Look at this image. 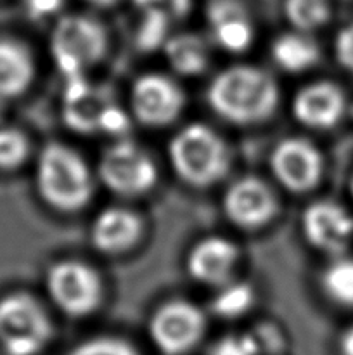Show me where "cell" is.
Segmentation results:
<instances>
[{"mask_svg":"<svg viewBox=\"0 0 353 355\" xmlns=\"http://www.w3.org/2000/svg\"><path fill=\"white\" fill-rule=\"evenodd\" d=\"M37 187L42 200L61 211L85 207L93 193V179L82 156L59 142H51L40 153Z\"/></svg>","mask_w":353,"mask_h":355,"instance_id":"2","label":"cell"},{"mask_svg":"<svg viewBox=\"0 0 353 355\" xmlns=\"http://www.w3.org/2000/svg\"><path fill=\"white\" fill-rule=\"evenodd\" d=\"M301 227L315 250L338 255L353 238V217L334 201H315L305 210Z\"/></svg>","mask_w":353,"mask_h":355,"instance_id":"12","label":"cell"},{"mask_svg":"<svg viewBox=\"0 0 353 355\" xmlns=\"http://www.w3.org/2000/svg\"><path fill=\"white\" fill-rule=\"evenodd\" d=\"M284 12L294 30L308 33L327 23L331 17V0H286Z\"/></svg>","mask_w":353,"mask_h":355,"instance_id":"21","label":"cell"},{"mask_svg":"<svg viewBox=\"0 0 353 355\" xmlns=\"http://www.w3.org/2000/svg\"><path fill=\"white\" fill-rule=\"evenodd\" d=\"M272 58L284 71L303 73L318 61V47L307 33L293 31L273 40Z\"/></svg>","mask_w":353,"mask_h":355,"instance_id":"19","label":"cell"},{"mask_svg":"<svg viewBox=\"0 0 353 355\" xmlns=\"http://www.w3.org/2000/svg\"><path fill=\"white\" fill-rule=\"evenodd\" d=\"M185 97L172 78L149 73L132 85L130 104L134 116L145 127H166L180 116Z\"/></svg>","mask_w":353,"mask_h":355,"instance_id":"9","label":"cell"},{"mask_svg":"<svg viewBox=\"0 0 353 355\" xmlns=\"http://www.w3.org/2000/svg\"><path fill=\"white\" fill-rule=\"evenodd\" d=\"M47 291L59 311L69 318H85L97 311L102 283L96 270L83 262L64 260L47 272Z\"/></svg>","mask_w":353,"mask_h":355,"instance_id":"7","label":"cell"},{"mask_svg":"<svg viewBox=\"0 0 353 355\" xmlns=\"http://www.w3.org/2000/svg\"><path fill=\"white\" fill-rule=\"evenodd\" d=\"M350 189H352V196H353V177H352V182H350Z\"/></svg>","mask_w":353,"mask_h":355,"instance_id":"32","label":"cell"},{"mask_svg":"<svg viewBox=\"0 0 353 355\" xmlns=\"http://www.w3.org/2000/svg\"><path fill=\"white\" fill-rule=\"evenodd\" d=\"M206 97L211 110L224 120L255 125L272 116L279 103V89L265 69L237 64L211 80Z\"/></svg>","mask_w":353,"mask_h":355,"instance_id":"1","label":"cell"},{"mask_svg":"<svg viewBox=\"0 0 353 355\" xmlns=\"http://www.w3.org/2000/svg\"><path fill=\"white\" fill-rule=\"evenodd\" d=\"M339 352L341 355H353V326L343 331L339 338Z\"/></svg>","mask_w":353,"mask_h":355,"instance_id":"31","label":"cell"},{"mask_svg":"<svg viewBox=\"0 0 353 355\" xmlns=\"http://www.w3.org/2000/svg\"><path fill=\"white\" fill-rule=\"evenodd\" d=\"M35 66L30 52L14 40H0V97H17L30 87Z\"/></svg>","mask_w":353,"mask_h":355,"instance_id":"18","label":"cell"},{"mask_svg":"<svg viewBox=\"0 0 353 355\" xmlns=\"http://www.w3.org/2000/svg\"><path fill=\"white\" fill-rule=\"evenodd\" d=\"M142 12H156L172 19L187 16L190 9V0H132Z\"/></svg>","mask_w":353,"mask_h":355,"instance_id":"28","label":"cell"},{"mask_svg":"<svg viewBox=\"0 0 353 355\" xmlns=\"http://www.w3.org/2000/svg\"><path fill=\"white\" fill-rule=\"evenodd\" d=\"M346 99L343 90L332 82H315L294 96L293 114L301 125L310 128H332L343 118Z\"/></svg>","mask_w":353,"mask_h":355,"instance_id":"14","label":"cell"},{"mask_svg":"<svg viewBox=\"0 0 353 355\" xmlns=\"http://www.w3.org/2000/svg\"><path fill=\"white\" fill-rule=\"evenodd\" d=\"M203 311L185 300H172L156 309L149 321V336L163 355H183L203 340Z\"/></svg>","mask_w":353,"mask_h":355,"instance_id":"8","label":"cell"},{"mask_svg":"<svg viewBox=\"0 0 353 355\" xmlns=\"http://www.w3.org/2000/svg\"><path fill=\"white\" fill-rule=\"evenodd\" d=\"M206 19L215 42L228 52H244L253 42V24L239 0H211Z\"/></svg>","mask_w":353,"mask_h":355,"instance_id":"16","label":"cell"},{"mask_svg":"<svg viewBox=\"0 0 353 355\" xmlns=\"http://www.w3.org/2000/svg\"><path fill=\"white\" fill-rule=\"evenodd\" d=\"M322 284L332 302L341 307H353V259L336 260L325 269Z\"/></svg>","mask_w":353,"mask_h":355,"instance_id":"23","label":"cell"},{"mask_svg":"<svg viewBox=\"0 0 353 355\" xmlns=\"http://www.w3.org/2000/svg\"><path fill=\"white\" fill-rule=\"evenodd\" d=\"M28 139L16 128H0V170H14L26 159Z\"/></svg>","mask_w":353,"mask_h":355,"instance_id":"24","label":"cell"},{"mask_svg":"<svg viewBox=\"0 0 353 355\" xmlns=\"http://www.w3.org/2000/svg\"><path fill=\"white\" fill-rule=\"evenodd\" d=\"M51 338V319L33 297L12 293L0 300V345L7 354L37 355Z\"/></svg>","mask_w":353,"mask_h":355,"instance_id":"5","label":"cell"},{"mask_svg":"<svg viewBox=\"0 0 353 355\" xmlns=\"http://www.w3.org/2000/svg\"><path fill=\"white\" fill-rule=\"evenodd\" d=\"M255 304V291L246 283H227L213 298L211 311L224 319H235L244 315Z\"/></svg>","mask_w":353,"mask_h":355,"instance_id":"22","label":"cell"},{"mask_svg":"<svg viewBox=\"0 0 353 355\" xmlns=\"http://www.w3.org/2000/svg\"><path fill=\"white\" fill-rule=\"evenodd\" d=\"M224 211L234 225L255 231L275 217L277 200L269 184L262 179L242 177L225 191Z\"/></svg>","mask_w":353,"mask_h":355,"instance_id":"11","label":"cell"},{"mask_svg":"<svg viewBox=\"0 0 353 355\" xmlns=\"http://www.w3.org/2000/svg\"><path fill=\"white\" fill-rule=\"evenodd\" d=\"M168 156L176 175L194 187L213 186L230 168V153L224 139L201 123L176 132L168 146Z\"/></svg>","mask_w":353,"mask_h":355,"instance_id":"3","label":"cell"},{"mask_svg":"<svg viewBox=\"0 0 353 355\" xmlns=\"http://www.w3.org/2000/svg\"><path fill=\"white\" fill-rule=\"evenodd\" d=\"M237 255V246L234 243L220 236H210L201 239L190 250L187 257V270L192 279L221 288L230 283Z\"/></svg>","mask_w":353,"mask_h":355,"instance_id":"15","label":"cell"},{"mask_svg":"<svg viewBox=\"0 0 353 355\" xmlns=\"http://www.w3.org/2000/svg\"><path fill=\"white\" fill-rule=\"evenodd\" d=\"M141 28H138L137 33V45L142 51H154L159 45L165 47L166 40V30H168L170 19L168 17L161 16V14L156 12H142Z\"/></svg>","mask_w":353,"mask_h":355,"instance_id":"25","label":"cell"},{"mask_svg":"<svg viewBox=\"0 0 353 355\" xmlns=\"http://www.w3.org/2000/svg\"><path fill=\"white\" fill-rule=\"evenodd\" d=\"M113 99L102 87H93L83 76L68 80L64 92L62 116L69 128L82 134L100 132Z\"/></svg>","mask_w":353,"mask_h":355,"instance_id":"13","label":"cell"},{"mask_svg":"<svg viewBox=\"0 0 353 355\" xmlns=\"http://www.w3.org/2000/svg\"><path fill=\"white\" fill-rule=\"evenodd\" d=\"M142 220L135 211L111 207L100 211L92 224V245L107 255L128 252L141 239Z\"/></svg>","mask_w":353,"mask_h":355,"instance_id":"17","label":"cell"},{"mask_svg":"<svg viewBox=\"0 0 353 355\" xmlns=\"http://www.w3.org/2000/svg\"><path fill=\"white\" fill-rule=\"evenodd\" d=\"M352 116H353V106H352Z\"/></svg>","mask_w":353,"mask_h":355,"instance_id":"33","label":"cell"},{"mask_svg":"<svg viewBox=\"0 0 353 355\" xmlns=\"http://www.w3.org/2000/svg\"><path fill=\"white\" fill-rule=\"evenodd\" d=\"M24 3H26V10L31 17L42 19V17L57 12L62 6V0H24Z\"/></svg>","mask_w":353,"mask_h":355,"instance_id":"30","label":"cell"},{"mask_svg":"<svg viewBox=\"0 0 353 355\" xmlns=\"http://www.w3.org/2000/svg\"><path fill=\"white\" fill-rule=\"evenodd\" d=\"M107 33L99 21L82 14H68L55 23L51 52L66 80L78 78L104 58Z\"/></svg>","mask_w":353,"mask_h":355,"instance_id":"4","label":"cell"},{"mask_svg":"<svg viewBox=\"0 0 353 355\" xmlns=\"http://www.w3.org/2000/svg\"><path fill=\"white\" fill-rule=\"evenodd\" d=\"M99 177L107 189L121 196H141L154 187L158 168L144 149L123 137L104 151Z\"/></svg>","mask_w":353,"mask_h":355,"instance_id":"6","label":"cell"},{"mask_svg":"<svg viewBox=\"0 0 353 355\" xmlns=\"http://www.w3.org/2000/svg\"><path fill=\"white\" fill-rule=\"evenodd\" d=\"M334 52L339 64L348 71H353V23L336 35Z\"/></svg>","mask_w":353,"mask_h":355,"instance_id":"29","label":"cell"},{"mask_svg":"<svg viewBox=\"0 0 353 355\" xmlns=\"http://www.w3.org/2000/svg\"><path fill=\"white\" fill-rule=\"evenodd\" d=\"M270 168L280 186L293 193H307L318 184L322 175L320 151L303 137H287L273 148Z\"/></svg>","mask_w":353,"mask_h":355,"instance_id":"10","label":"cell"},{"mask_svg":"<svg viewBox=\"0 0 353 355\" xmlns=\"http://www.w3.org/2000/svg\"><path fill=\"white\" fill-rule=\"evenodd\" d=\"M165 54L170 66L183 76L199 75L206 69L208 61H210L204 40L192 33L170 37L165 44Z\"/></svg>","mask_w":353,"mask_h":355,"instance_id":"20","label":"cell"},{"mask_svg":"<svg viewBox=\"0 0 353 355\" xmlns=\"http://www.w3.org/2000/svg\"><path fill=\"white\" fill-rule=\"evenodd\" d=\"M68 355H138L130 343L120 338H93L76 345Z\"/></svg>","mask_w":353,"mask_h":355,"instance_id":"26","label":"cell"},{"mask_svg":"<svg viewBox=\"0 0 353 355\" xmlns=\"http://www.w3.org/2000/svg\"><path fill=\"white\" fill-rule=\"evenodd\" d=\"M262 349L255 335H228L211 347L210 355H260Z\"/></svg>","mask_w":353,"mask_h":355,"instance_id":"27","label":"cell"}]
</instances>
